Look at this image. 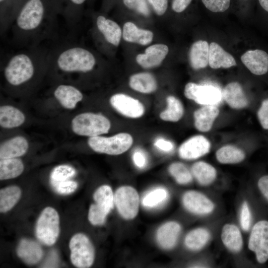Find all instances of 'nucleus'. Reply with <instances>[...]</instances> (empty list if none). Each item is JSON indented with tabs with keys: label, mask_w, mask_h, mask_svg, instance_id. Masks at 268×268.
I'll return each mask as SVG.
<instances>
[{
	"label": "nucleus",
	"mask_w": 268,
	"mask_h": 268,
	"mask_svg": "<svg viewBox=\"0 0 268 268\" xmlns=\"http://www.w3.org/2000/svg\"><path fill=\"white\" fill-rule=\"evenodd\" d=\"M262 10L268 15V0H258Z\"/></svg>",
	"instance_id": "603ef678"
},
{
	"label": "nucleus",
	"mask_w": 268,
	"mask_h": 268,
	"mask_svg": "<svg viewBox=\"0 0 268 268\" xmlns=\"http://www.w3.org/2000/svg\"><path fill=\"white\" fill-rule=\"evenodd\" d=\"M23 0H13L14 15Z\"/></svg>",
	"instance_id": "864d4df0"
},
{
	"label": "nucleus",
	"mask_w": 268,
	"mask_h": 268,
	"mask_svg": "<svg viewBox=\"0 0 268 268\" xmlns=\"http://www.w3.org/2000/svg\"><path fill=\"white\" fill-rule=\"evenodd\" d=\"M36 60L26 53H19L12 56L4 69L6 80L13 86L20 85L29 80L34 75Z\"/></svg>",
	"instance_id": "7ed1b4c3"
},
{
	"label": "nucleus",
	"mask_w": 268,
	"mask_h": 268,
	"mask_svg": "<svg viewBox=\"0 0 268 268\" xmlns=\"http://www.w3.org/2000/svg\"><path fill=\"white\" fill-rule=\"evenodd\" d=\"M18 256L26 264L34 265L42 258L43 252L38 243L31 240L22 239L17 248Z\"/></svg>",
	"instance_id": "a211bd4d"
},
{
	"label": "nucleus",
	"mask_w": 268,
	"mask_h": 268,
	"mask_svg": "<svg viewBox=\"0 0 268 268\" xmlns=\"http://www.w3.org/2000/svg\"><path fill=\"white\" fill-rule=\"evenodd\" d=\"M56 63L58 68L63 72L85 73L93 69L96 59L89 50L80 46H72L60 52Z\"/></svg>",
	"instance_id": "f03ea898"
},
{
	"label": "nucleus",
	"mask_w": 268,
	"mask_h": 268,
	"mask_svg": "<svg viewBox=\"0 0 268 268\" xmlns=\"http://www.w3.org/2000/svg\"><path fill=\"white\" fill-rule=\"evenodd\" d=\"M208 65L213 69L227 68L236 66L237 63L232 55L213 42L209 45Z\"/></svg>",
	"instance_id": "f3484780"
},
{
	"label": "nucleus",
	"mask_w": 268,
	"mask_h": 268,
	"mask_svg": "<svg viewBox=\"0 0 268 268\" xmlns=\"http://www.w3.org/2000/svg\"><path fill=\"white\" fill-rule=\"evenodd\" d=\"M223 96L228 105L234 109L244 108L248 104L242 87L237 82H230L226 85Z\"/></svg>",
	"instance_id": "5701e85b"
},
{
	"label": "nucleus",
	"mask_w": 268,
	"mask_h": 268,
	"mask_svg": "<svg viewBox=\"0 0 268 268\" xmlns=\"http://www.w3.org/2000/svg\"><path fill=\"white\" fill-rule=\"evenodd\" d=\"M76 174L72 167L67 165H61L54 168L50 175V180L62 181L69 179Z\"/></svg>",
	"instance_id": "4c0bfd02"
},
{
	"label": "nucleus",
	"mask_w": 268,
	"mask_h": 268,
	"mask_svg": "<svg viewBox=\"0 0 268 268\" xmlns=\"http://www.w3.org/2000/svg\"><path fill=\"white\" fill-rule=\"evenodd\" d=\"M167 197L168 192L166 189L158 188L145 195L142 201V204L146 207H154L164 201Z\"/></svg>",
	"instance_id": "c9c22d12"
},
{
	"label": "nucleus",
	"mask_w": 268,
	"mask_h": 268,
	"mask_svg": "<svg viewBox=\"0 0 268 268\" xmlns=\"http://www.w3.org/2000/svg\"><path fill=\"white\" fill-rule=\"evenodd\" d=\"M258 186L262 194L268 201V175L262 177L258 181Z\"/></svg>",
	"instance_id": "3c124183"
},
{
	"label": "nucleus",
	"mask_w": 268,
	"mask_h": 268,
	"mask_svg": "<svg viewBox=\"0 0 268 268\" xmlns=\"http://www.w3.org/2000/svg\"><path fill=\"white\" fill-rule=\"evenodd\" d=\"M241 60L253 74L263 76L268 73V53L263 49L248 50L241 56Z\"/></svg>",
	"instance_id": "ddd939ff"
},
{
	"label": "nucleus",
	"mask_w": 268,
	"mask_h": 268,
	"mask_svg": "<svg viewBox=\"0 0 268 268\" xmlns=\"http://www.w3.org/2000/svg\"><path fill=\"white\" fill-rule=\"evenodd\" d=\"M25 119L23 113L14 107L4 105L0 108V125L2 128L18 127L24 122Z\"/></svg>",
	"instance_id": "cd10ccee"
},
{
	"label": "nucleus",
	"mask_w": 268,
	"mask_h": 268,
	"mask_svg": "<svg viewBox=\"0 0 268 268\" xmlns=\"http://www.w3.org/2000/svg\"><path fill=\"white\" fill-rule=\"evenodd\" d=\"M249 249L256 254L260 264L268 260V221L261 220L252 228L248 243Z\"/></svg>",
	"instance_id": "9b49d317"
},
{
	"label": "nucleus",
	"mask_w": 268,
	"mask_h": 268,
	"mask_svg": "<svg viewBox=\"0 0 268 268\" xmlns=\"http://www.w3.org/2000/svg\"><path fill=\"white\" fill-rule=\"evenodd\" d=\"M209 234L207 230L199 228L190 232L186 236L185 243L186 246L193 250L201 249L207 243Z\"/></svg>",
	"instance_id": "f704fd0d"
},
{
	"label": "nucleus",
	"mask_w": 268,
	"mask_h": 268,
	"mask_svg": "<svg viewBox=\"0 0 268 268\" xmlns=\"http://www.w3.org/2000/svg\"><path fill=\"white\" fill-rule=\"evenodd\" d=\"M259 121L265 130H268V98L263 101L257 113Z\"/></svg>",
	"instance_id": "c03bdc74"
},
{
	"label": "nucleus",
	"mask_w": 268,
	"mask_h": 268,
	"mask_svg": "<svg viewBox=\"0 0 268 268\" xmlns=\"http://www.w3.org/2000/svg\"><path fill=\"white\" fill-rule=\"evenodd\" d=\"M209 141L202 135L193 136L183 142L179 148V156L184 159H195L207 153Z\"/></svg>",
	"instance_id": "4468645a"
},
{
	"label": "nucleus",
	"mask_w": 268,
	"mask_h": 268,
	"mask_svg": "<svg viewBox=\"0 0 268 268\" xmlns=\"http://www.w3.org/2000/svg\"><path fill=\"white\" fill-rule=\"evenodd\" d=\"M167 108L160 114L161 120L167 122H176L179 121L184 114V108L181 101L173 96L166 99Z\"/></svg>",
	"instance_id": "2f4dec72"
},
{
	"label": "nucleus",
	"mask_w": 268,
	"mask_h": 268,
	"mask_svg": "<svg viewBox=\"0 0 268 268\" xmlns=\"http://www.w3.org/2000/svg\"><path fill=\"white\" fill-rule=\"evenodd\" d=\"M50 182L54 191L61 195H68L73 193L78 185L75 181L69 179L62 181L50 180Z\"/></svg>",
	"instance_id": "ea45409f"
},
{
	"label": "nucleus",
	"mask_w": 268,
	"mask_h": 268,
	"mask_svg": "<svg viewBox=\"0 0 268 268\" xmlns=\"http://www.w3.org/2000/svg\"><path fill=\"white\" fill-rule=\"evenodd\" d=\"M221 239L224 245L233 252H239L242 247L241 232L238 228L233 224H227L223 226Z\"/></svg>",
	"instance_id": "c85d7f7f"
},
{
	"label": "nucleus",
	"mask_w": 268,
	"mask_h": 268,
	"mask_svg": "<svg viewBox=\"0 0 268 268\" xmlns=\"http://www.w3.org/2000/svg\"><path fill=\"white\" fill-rule=\"evenodd\" d=\"M123 37L127 42L146 45L151 42L153 34L150 31L140 29L134 23L128 22L124 25Z\"/></svg>",
	"instance_id": "a878e982"
},
{
	"label": "nucleus",
	"mask_w": 268,
	"mask_h": 268,
	"mask_svg": "<svg viewBox=\"0 0 268 268\" xmlns=\"http://www.w3.org/2000/svg\"><path fill=\"white\" fill-rule=\"evenodd\" d=\"M28 142L22 136H16L0 144V158H17L25 154L28 150Z\"/></svg>",
	"instance_id": "aec40b11"
},
{
	"label": "nucleus",
	"mask_w": 268,
	"mask_h": 268,
	"mask_svg": "<svg viewBox=\"0 0 268 268\" xmlns=\"http://www.w3.org/2000/svg\"><path fill=\"white\" fill-rule=\"evenodd\" d=\"M54 95L56 99L65 108L72 109L83 99L80 91L73 86L67 84L59 85Z\"/></svg>",
	"instance_id": "6ab92c4d"
},
{
	"label": "nucleus",
	"mask_w": 268,
	"mask_h": 268,
	"mask_svg": "<svg viewBox=\"0 0 268 268\" xmlns=\"http://www.w3.org/2000/svg\"><path fill=\"white\" fill-rule=\"evenodd\" d=\"M170 174L180 184H186L192 180V176L187 168L182 163L176 162L170 165L169 168Z\"/></svg>",
	"instance_id": "e433bc0d"
},
{
	"label": "nucleus",
	"mask_w": 268,
	"mask_h": 268,
	"mask_svg": "<svg viewBox=\"0 0 268 268\" xmlns=\"http://www.w3.org/2000/svg\"><path fill=\"white\" fill-rule=\"evenodd\" d=\"M110 103L116 111L129 118H140L145 112L144 105L141 102L125 94L113 95L110 99Z\"/></svg>",
	"instance_id": "f8f14e48"
},
{
	"label": "nucleus",
	"mask_w": 268,
	"mask_h": 268,
	"mask_svg": "<svg viewBox=\"0 0 268 268\" xmlns=\"http://www.w3.org/2000/svg\"><path fill=\"white\" fill-rule=\"evenodd\" d=\"M193 175L200 184L207 185L215 179L216 171L211 165L202 161L195 163L192 166Z\"/></svg>",
	"instance_id": "473e14b6"
},
{
	"label": "nucleus",
	"mask_w": 268,
	"mask_h": 268,
	"mask_svg": "<svg viewBox=\"0 0 268 268\" xmlns=\"http://www.w3.org/2000/svg\"><path fill=\"white\" fill-rule=\"evenodd\" d=\"M71 128L75 134L90 137L107 133L111 123L102 115L86 112L77 115L72 119Z\"/></svg>",
	"instance_id": "20e7f679"
},
{
	"label": "nucleus",
	"mask_w": 268,
	"mask_h": 268,
	"mask_svg": "<svg viewBox=\"0 0 268 268\" xmlns=\"http://www.w3.org/2000/svg\"><path fill=\"white\" fill-rule=\"evenodd\" d=\"M36 235L43 244L52 246L57 241L60 233V218L52 207L44 208L37 220Z\"/></svg>",
	"instance_id": "423d86ee"
},
{
	"label": "nucleus",
	"mask_w": 268,
	"mask_h": 268,
	"mask_svg": "<svg viewBox=\"0 0 268 268\" xmlns=\"http://www.w3.org/2000/svg\"><path fill=\"white\" fill-rule=\"evenodd\" d=\"M95 203L92 204L88 211V220L94 225L103 224L107 215L114 206V196L111 188L103 185L93 195Z\"/></svg>",
	"instance_id": "0eeeda50"
},
{
	"label": "nucleus",
	"mask_w": 268,
	"mask_h": 268,
	"mask_svg": "<svg viewBox=\"0 0 268 268\" xmlns=\"http://www.w3.org/2000/svg\"><path fill=\"white\" fill-rule=\"evenodd\" d=\"M168 51L169 49L166 45L154 44L147 47L144 53L138 54L136 57V61L143 68L155 67L161 64Z\"/></svg>",
	"instance_id": "2eb2a0df"
},
{
	"label": "nucleus",
	"mask_w": 268,
	"mask_h": 268,
	"mask_svg": "<svg viewBox=\"0 0 268 268\" xmlns=\"http://www.w3.org/2000/svg\"><path fill=\"white\" fill-rule=\"evenodd\" d=\"M22 161L16 158L0 159V180H4L16 178L23 171Z\"/></svg>",
	"instance_id": "c756f323"
},
{
	"label": "nucleus",
	"mask_w": 268,
	"mask_h": 268,
	"mask_svg": "<svg viewBox=\"0 0 268 268\" xmlns=\"http://www.w3.org/2000/svg\"><path fill=\"white\" fill-rule=\"evenodd\" d=\"M125 5L129 8L134 10L138 13L148 16L149 10L146 0H123Z\"/></svg>",
	"instance_id": "79ce46f5"
},
{
	"label": "nucleus",
	"mask_w": 268,
	"mask_h": 268,
	"mask_svg": "<svg viewBox=\"0 0 268 268\" xmlns=\"http://www.w3.org/2000/svg\"><path fill=\"white\" fill-rule=\"evenodd\" d=\"M192 0H173L172 9L176 12L180 13L185 10L191 3Z\"/></svg>",
	"instance_id": "8fccbe9b"
},
{
	"label": "nucleus",
	"mask_w": 268,
	"mask_h": 268,
	"mask_svg": "<svg viewBox=\"0 0 268 268\" xmlns=\"http://www.w3.org/2000/svg\"><path fill=\"white\" fill-rule=\"evenodd\" d=\"M133 143V136L127 133H120L111 136L90 137L88 140V145L94 151L112 155L125 152Z\"/></svg>",
	"instance_id": "39448f33"
},
{
	"label": "nucleus",
	"mask_w": 268,
	"mask_h": 268,
	"mask_svg": "<svg viewBox=\"0 0 268 268\" xmlns=\"http://www.w3.org/2000/svg\"><path fill=\"white\" fill-rule=\"evenodd\" d=\"M181 227L174 221H170L162 225L158 230L157 240L159 245L165 249H170L176 244Z\"/></svg>",
	"instance_id": "b1692460"
},
{
	"label": "nucleus",
	"mask_w": 268,
	"mask_h": 268,
	"mask_svg": "<svg viewBox=\"0 0 268 268\" xmlns=\"http://www.w3.org/2000/svg\"><path fill=\"white\" fill-rule=\"evenodd\" d=\"M183 202L187 210L196 214L209 213L214 208V204L210 200L196 191L186 192L183 196Z\"/></svg>",
	"instance_id": "dca6fc26"
},
{
	"label": "nucleus",
	"mask_w": 268,
	"mask_h": 268,
	"mask_svg": "<svg viewBox=\"0 0 268 268\" xmlns=\"http://www.w3.org/2000/svg\"><path fill=\"white\" fill-rule=\"evenodd\" d=\"M70 260L72 264L79 268L90 267L95 257L94 249L89 238L83 233L73 235L69 243Z\"/></svg>",
	"instance_id": "6e6552de"
},
{
	"label": "nucleus",
	"mask_w": 268,
	"mask_h": 268,
	"mask_svg": "<svg viewBox=\"0 0 268 268\" xmlns=\"http://www.w3.org/2000/svg\"><path fill=\"white\" fill-rule=\"evenodd\" d=\"M61 11L70 16L77 15L86 0H58Z\"/></svg>",
	"instance_id": "58836bf2"
},
{
	"label": "nucleus",
	"mask_w": 268,
	"mask_h": 268,
	"mask_svg": "<svg viewBox=\"0 0 268 268\" xmlns=\"http://www.w3.org/2000/svg\"><path fill=\"white\" fill-rule=\"evenodd\" d=\"M21 195L20 189L16 186H10L0 190V211L10 210L18 202Z\"/></svg>",
	"instance_id": "7c9ffc66"
},
{
	"label": "nucleus",
	"mask_w": 268,
	"mask_h": 268,
	"mask_svg": "<svg viewBox=\"0 0 268 268\" xmlns=\"http://www.w3.org/2000/svg\"><path fill=\"white\" fill-rule=\"evenodd\" d=\"M59 11L58 0H23L14 16L16 27L22 33H33Z\"/></svg>",
	"instance_id": "f257e3e1"
},
{
	"label": "nucleus",
	"mask_w": 268,
	"mask_h": 268,
	"mask_svg": "<svg viewBox=\"0 0 268 268\" xmlns=\"http://www.w3.org/2000/svg\"><path fill=\"white\" fill-rule=\"evenodd\" d=\"M134 164L139 168H144L147 163V159L144 153L140 149L136 150L133 154Z\"/></svg>",
	"instance_id": "de8ad7c7"
},
{
	"label": "nucleus",
	"mask_w": 268,
	"mask_h": 268,
	"mask_svg": "<svg viewBox=\"0 0 268 268\" xmlns=\"http://www.w3.org/2000/svg\"><path fill=\"white\" fill-rule=\"evenodd\" d=\"M251 215L248 204L244 202L242 206L240 213V223L243 230H249L251 225Z\"/></svg>",
	"instance_id": "a18cd8bd"
},
{
	"label": "nucleus",
	"mask_w": 268,
	"mask_h": 268,
	"mask_svg": "<svg viewBox=\"0 0 268 268\" xmlns=\"http://www.w3.org/2000/svg\"><path fill=\"white\" fill-rule=\"evenodd\" d=\"M96 25L98 29L108 42L115 46L119 45L122 32L120 27L116 22L103 15H99L96 19Z\"/></svg>",
	"instance_id": "393cba45"
},
{
	"label": "nucleus",
	"mask_w": 268,
	"mask_h": 268,
	"mask_svg": "<svg viewBox=\"0 0 268 268\" xmlns=\"http://www.w3.org/2000/svg\"><path fill=\"white\" fill-rule=\"evenodd\" d=\"M155 13L158 15H163L168 6V0H148Z\"/></svg>",
	"instance_id": "49530a36"
},
{
	"label": "nucleus",
	"mask_w": 268,
	"mask_h": 268,
	"mask_svg": "<svg viewBox=\"0 0 268 268\" xmlns=\"http://www.w3.org/2000/svg\"><path fill=\"white\" fill-rule=\"evenodd\" d=\"M218 114L215 105H204L197 110L194 113L195 127L201 132L209 131Z\"/></svg>",
	"instance_id": "4be33fe9"
},
{
	"label": "nucleus",
	"mask_w": 268,
	"mask_h": 268,
	"mask_svg": "<svg viewBox=\"0 0 268 268\" xmlns=\"http://www.w3.org/2000/svg\"><path fill=\"white\" fill-rule=\"evenodd\" d=\"M209 45L207 41L199 40L194 43L189 51V61L194 69H200L208 65Z\"/></svg>",
	"instance_id": "412c9836"
},
{
	"label": "nucleus",
	"mask_w": 268,
	"mask_h": 268,
	"mask_svg": "<svg viewBox=\"0 0 268 268\" xmlns=\"http://www.w3.org/2000/svg\"><path fill=\"white\" fill-rule=\"evenodd\" d=\"M184 94L188 99L204 106H216L222 99L221 92L217 87L193 82H189L186 85Z\"/></svg>",
	"instance_id": "9d476101"
},
{
	"label": "nucleus",
	"mask_w": 268,
	"mask_h": 268,
	"mask_svg": "<svg viewBox=\"0 0 268 268\" xmlns=\"http://www.w3.org/2000/svg\"><path fill=\"white\" fill-rule=\"evenodd\" d=\"M0 17L2 20L14 17L13 0H0Z\"/></svg>",
	"instance_id": "37998d69"
},
{
	"label": "nucleus",
	"mask_w": 268,
	"mask_h": 268,
	"mask_svg": "<svg viewBox=\"0 0 268 268\" xmlns=\"http://www.w3.org/2000/svg\"><path fill=\"white\" fill-rule=\"evenodd\" d=\"M114 203L119 213L126 219L134 218L138 213L139 197L132 187L119 188L114 195Z\"/></svg>",
	"instance_id": "1a4fd4ad"
},
{
	"label": "nucleus",
	"mask_w": 268,
	"mask_h": 268,
	"mask_svg": "<svg viewBox=\"0 0 268 268\" xmlns=\"http://www.w3.org/2000/svg\"><path fill=\"white\" fill-rule=\"evenodd\" d=\"M129 85L135 91L145 94L153 92L157 87L155 77L147 72H140L132 75Z\"/></svg>",
	"instance_id": "bb28decb"
},
{
	"label": "nucleus",
	"mask_w": 268,
	"mask_h": 268,
	"mask_svg": "<svg viewBox=\"0 0 268 268\" xmlns=\"http://www.w3.org/2000/svg\"><path fill=\"white\" fill-rule=\"evenodd\" d=\"M154 145L159 149L166 152H170L174 148L173 144L169 140L162 138L157 139Z\"/></svg>",
	"instance_id": "09e8293b"
},
{
	"label": "nucleus",
	"mask_w": 268,
	"mask_h": 268,
	"mask_svg": "<svg viewBox=\"0 0 268 268\" xmlns=\"http://www.w3.org/2000/svg\"><path fill=\"white\" fill-rule=\"evenodd\" d=\"M205 7L213 12H222L230 6V0H201Z\"/></svg>",
	"instance_id": "a19ab883"
},
{
	"label": "nucleus",
	"mask_w": 268,
	"mask_h": 268,
	"mask_svg": "<svg viewBox=\"0 0 268 268\" xmlns=\"http://www.w3.org/2000/svg\"><path fill=\"white\" fill-rule=\"evenodd\" d=\"M245 156V153L242 150L232 145L221 147L216 153L217 160L223 164L240 162L243 160Z\"/></svg>",
	"instance_id": "72a5a7b5"
}]
</instances>
